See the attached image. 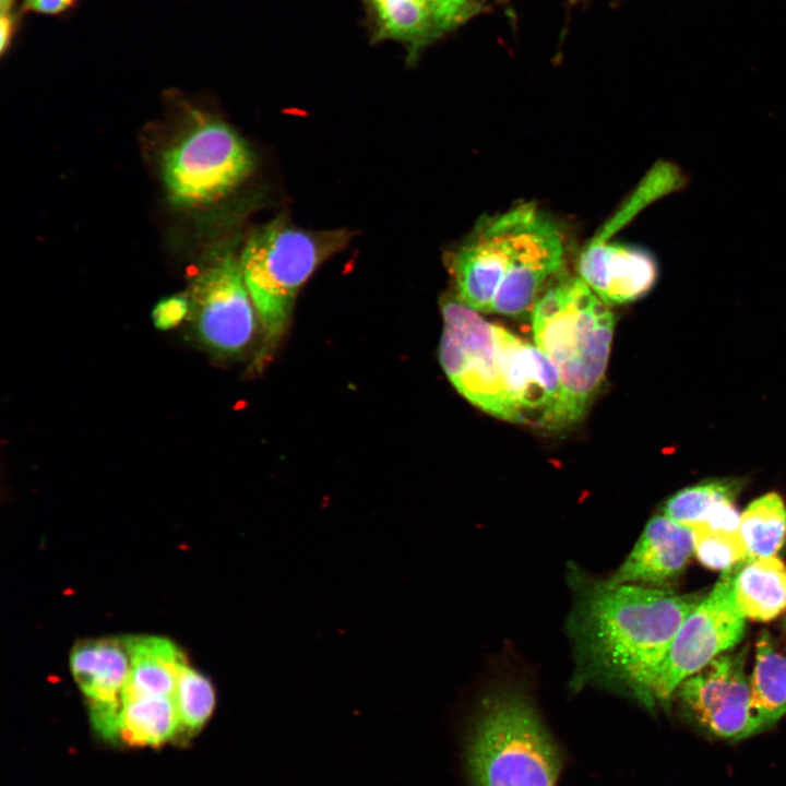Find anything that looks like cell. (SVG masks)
Here are the masks:
<instances>
[{
  "label": "cell",
  "instance_id": "8fae6325",
  "mask_svg": "<svg viewBox=\"0 0 786 786\" xmlns=\"http://www.w3.org/2000/svg\"><path fill=\"white\" fill-rule=\"evenodd\" d=\"M497 337L509 421L550 430L577 421L550 359L500 325Z\"/></svg>",
  "mask_w": 786,
  "mask_h": 786
},
{
  "label": "cell",
  "instance_id": "8992f818",
  "mask_svg": "<svg viewBox=\"0 0 786 786\" xmlns=\"http://www.w3.org/2000/svg\"><path fill=\"white\" fill-rule=\"evenodd\" d=\"M252 154L227 124L201 120L187 130L163 155L167 191L177 204L198 206L217 201L251 172Z\"/></svg>",
  "mask_w": 786,
  "mask_h": 786
},
{
  "label": "cell",
  "instance_id": "7c38bea8",
  "mask_svg": "<svg viewBox=\"0 0 786 786\" xmlns=\"http://www.w3.org/2000/svg\"><path fill=\"white\" fill-rule=\"evenodd\" d=\"M361 1L371 43L401 44L409 67L418 61L430 44L480 10V5L472 0Z\"/></svg>",
  "mask_w": 786,
  "mask_h": 786
},
{
  "label": "cell",
  "instance_id": "3957f363",
  "mask_svg": "<svg viewBox=\"0 0 786 786\" xmlns=\"http://www.w3.org/2000/svg\"><path fill=\"white\" fill-rule=\"evenodd\" d=\"M607 305L579 275L563 273L532 312L535 345L556 367L577 420L607 368L615 326Z\"/></svg>",
  "mask_w": 786,
  "mask_h": 786
},
{
  "label": "cell",
  "instance_id": "484cf974",
  "mask_svg": "<svg viewBox=\"0 0 786 786\" xmlns=\"http://www.w3.org/2000/svg\"><path fill=\"white\" fill-rule=\"evenodd\" d=\"M76 0H24L23 9L41 14H58L70 7Z\"/></svg>",
  "mask_w": 786,
  "mask_h": 786
},
{
  "label": "cell",
  "instance_id": "5bb4252c",
  "mask_svg": "<svg viewBox=\"0 0 786 786\" xmlns=\"http://www.w3.org/2000/svg\"><path fill=\"white\" fill-rule=\"evenodd\" d=\"M577 275L606 303L644 297L658 276L657 262L644 248L593 238L581 251Z\"/></svg>",
  "mask_w": 786,
  "mask_h": 786
},
{
  "label": "cell",
  "instance_id": "30bf717a",
  "mask_svg": "<svg viewBox=\"0 0 786 786\" xmlns=\"http://www.w3.org/2000/svg\"><path fill=\"white\" fill-rule=\"evenodd\" d=\"M747 652L743 647L718 655L676 689L674 698L682 715L712 737L739 741L757 735Z\"/></svg>",
  "mask_w": 786,
  "mask_h": 786
},
{
  "label": "cell",
  "instance_id": "d4e9b609",
  "mask_svg": "<svg viewBox=\"0 0 786 786\" xmlns=\"http://www.w3.org/2000/svg\"><path fill=\"white\" fill-rule=\"evenodd\" d=\"M190 311L189 299L171 296L162 299L153 309L152 318L159 330H169L180 323Z\"/></svg>",
  "mask_w": 786,
  "mask_h": 786
},
{
  "label": "cell",
  "instance_id": "ba28073f",
  "mask_svg": "<svg viewBox=\"0 0 786 786\" xmlns=\"http://www.w3.org/2000/svg\"><path fill=\"white\" fill-rule=\"evenodd\" d=\"M737 567L720 573L679 628L654 683L656 705L668 708L676 689L686 678L741 641L746 617L735 600Z\"/></svg>",
  "mask_w": 786,
  "mask_h": 786
},
{
  "label": "cell",
  "instance_id": "2e32d148",
  "mask_svg": "<svg viewBox=\"0 0 786 786\" xmlns=\"http://www.w3.org/2000/svg\"><path fill=\"white\" fill-rule=\"evenodd\" d=\"M743 485L745 479L738 477L703 480L674 493L665 502L663 514L690 529L707 526L740 531L735 502Z\"/></svg>",
  "mask_w": 786,
  "mask_h": 786
},
{
  "label": "cell",
  "instance_id": "cb8c5ba5",
  "mask_svg": "<svg viewBox=\"0 0 786 786\" xmlns=\"http://www.w3.org/2000/svg\"><path fill=\"white\" fill-rule=\"evenodd\" d=\"M682 183V176L671 165L663 164L653 169L644 181L636 189L635 193L619 212L604 226L599 234L595 237L598 239H609L611 235L620 229V226L629 222L639 210L652 200L658 198L663 193L676 189Z\"/></svg>",
  "mask_w": 786,
  "mask_h": 786
},
{
  "label": "cell",
  "instance_id": "4316f807",
  "mask_svg": "<svg viewBox=\"0 0 786 786\" xmlns=\"http://www.w3.org/2000/svg\"><path fill=\"white\" fill-rule=\"evenodd\" d=\"M784 629H785V631H786V616H785V619H784Z\"/></svg>",
  "mask_w": 786,
  "mask_h": 786
},
{
  "label": "cell",
  "instance_id": "d6986e66",
  "mask_svg": "<svg viewBox=\"0 0 786 786\" xmlns=\"http://www.w3.org/2000/svg\"><path fill=\"white\" fill-rule=\"evenodd\" d=\"M750 694L757 734L773 727L786 714V655L775 647L766 631L755 644Z\"/></svg>",
  "mask_w": 786,
  "mask_h": 786
},
{
  "label": "cell",
  "instance_id": "7a4b0ae2",
  "mask_svg": "<svg viewBox=\"0 0 786 786\" xmlns=\"http://www.w3.org/2000/svg\"><path fill=\"white\" fill-rule=\"evenodd\" d=\"M562 224L534 202L483 216L444 254L455 297L481 313L526 315L569 255Z\"/></svg>",
  "mask_w": 786,
  "mask_h": 786
},
{
  "label": "cell",
  "instance_id": "6da1fadb",
  "mask_svg": "<svg viewBox=\"0 0 786 786\" xmlns=\"http://www.w3.org/2000/svg\"><path fill=\"white\" fill-rule=\"evenodd\" d=\"M568 620L575 687L593 683L653 708L658 670L682 622L705 596L616 583L571 568Z\"/></svg>",
  "mask_w": 786,
  "mask_h": 786
},
{
  "label": "cell",
  "instance_id": "7402d4cb",
  "mask_svg": "<svg viewBox=\"0 0 786 786\" xmlns=\"http://www.w3.org/2000/svg\"><path fill=\"white\" fill-rule=\"evenodd\" d=\"M180 741L189 739L206 724L215 708L216 695L211 680L186 663L178 675L174 694Z\"/></svg>",
  "mask_w": 786,
  "mask_h": 786
},
{
  "label": "cell",
  "instance_id": "ffe728a7",
  "mask_svg": "<svg viewBox=\"0 0 786 786\" xmlns=\"http://www.w3.org/2000/svg\"><path fill=\"white\" fill-rule=\"evenodd\" d=\"M179 719L172 696L122 699L119 737L134 747H159L177 737Z\"/></svg>",
  "mask_w": 786,
  "mask_h": 786
},
{
  "label": "cell",
  "instance_id": "5b68a950",
  "mask_svg": "<svg viewBox=\"0 0 786 786\" xmlns=\"http://www.w3.org/2000/svg\"><path fill=\"white\" fill-rule=\"evenodd\" d=\"M348 240L346 230L302 229L282 217L248 238L240 267L269 346L284 334L303 284Z\"/></svg>",
  "mask_w": 786,
  "mask_h": 786
},
{
  "label": "cell",
  "instance_id": "9c48e42d",
  "mask_svg": "<svg viewBox=\"0 0 786 786\" xmlns=\"http://www.w3.org/2000/svg\"><path fill=\"white\" fill-rule=\"evenodd\" d=\"M189 302L195 333L209 349L234 356L251 344L259 318L233 252H219L201 271Z\"/></svg>",
  "mask_w": 786,
  "mask_h": 786
},
{
  "label": "cell",
  "instance_id": "9a60e30c",
  "mask_svg": "<svg viewBox=\"0 0 786 786\" xmlns=\"http://www.w3.org/2000/svg\"><path fill=\"white\" fill-rule=\"evenodd\" d=\"M692 553V531L665 514H657L650 519L630 553L608 579L616 583L670 588Z\"/></svg>",
  "mask_w": 786,
  "mask_h": 786
},
{
  "label": "cell",
  "instance_id": "4fadbf2b",
  "mask_svg": "<svg viewBox=\"0 0 786 786\" xmlns=\"http://www.w3.org/2000/svg\"><path fill=\"white\" fill-rule=\"evenodd\" d=\"M131 667L127 638L79 641L70 653V668L87 699L91 720L105 739L119 737L123 690Z\"/></svg>",
  "mask_w": 786,
  "mask_h": 786
},
{
  "label": "cell",
  "instance_id": "277c9868",
  "mask_svg": "<svg viewBox=\"0 0 786 786\" xmlns=\"http://www.w3.org/2000/svg\"><path fill=\"white\" fill-rule=\"evenodd\" d=\"M467 767L475 786H557L561 759L531 700L507 687L483 698Z\"/></svg>",
  "mask_w": 786,
  "mask_h": 786
},
{
  "label": "cell",
  "instance_id": "603a6c76",
  "mask_svg": "<svg viewBox=\"0 0 786 786\" xmlns=\"http://www.w3.org/2000/svg\"><path fill=\"white\" fill-rule=\"evenodd\" d=\"M693 552L706 568L725 571L746 560L747 548L740 531L695 526L691 528Z\"/></svg>",
  "mask_w": 786,
  "mask_h": 786
},
{
  "label": "cell",
  "instance_id": "ac0fdd59",
  "mask_svg": "<svg viewBox=\"0 0 786 786\" xmlns=\"http://www.w3.org/2000/svg\"><path fill=\"white\" fill-rule=\"evenodd\" d=\"M734 594L746 619L773 620L786 610V565L776 556L739 563Z\"/></svg>",
  "mask_w": 786,
  "mask_h": 786
},
{
  "label": "cell",
  "instance_id": "e0dca14e",
  "mask_svg": "<svg viewBox=\"0 0 786 786\" xmlns=\"http://www.w3.org/2000/svg\"><path fill=\"white\" fill-rule=\"evenodd\" d=\"M131 667L123 698L172 696L178 675L187 663L170 640L160 636L127 638Z\"/></svg>",
  "mask_w": 786,
  "mask_h": 786
},
{
  "label": "cell",
  "instance_id": "52a82bcc",
  "mask_svg": "<svg viewBox=\"0 0 786 786\" xmlns=\"http://www.w3.org/2000/svg\"><path fill=\"white\" fill-rule=\"evenodd\" d=\"M443 330L439 346L441 367L456 391L484 412L509 420L497 324L455 296L441 301Z\"/></svg>",
  "mask_w": 786,
  "mask_h": 786
},
{
  "label": "cell",
  "instance_id": "44dd1931",
  "mask_svg": "<svg viewBox=\"0 0 786 786\" xmlns=\"http://www.w3.org/2000/svg\"><path fill=\"white\" fill-rule=\"evenodd\" d=\"M739 529L746 544V560L774 557L786 537V505L777 492L750 502L740 514Z\"/></svg>",
  "mask_w": 786,
  "mask_h": 786
}]
</instances>
